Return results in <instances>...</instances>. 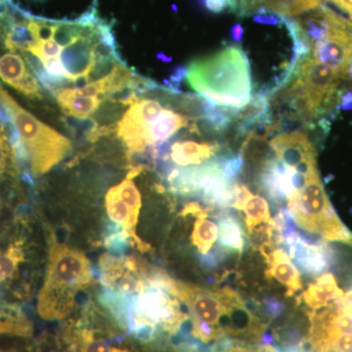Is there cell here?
I'll return each instance as SVG.
<instances>
[{"instance_id": "obj_24", "label": "cell", "mask_w": 352, "mask_h": 352, "mask_svg": "<svg viewBox=\"0 0 352 352\" xmlns=\"http://www.w3.org/2000/svg\"><path fill=\"white\" fill-rule=\"evenodd\" d=\"M24 261V248L20 241L9 245L6 251H0V282L12 278Z\"/></svg>"}, {"instance_id": "obj_30", "label": "cell", "mask_w": 352, "mask_h": 352, "mask_svg": "<svg viewBox=\"0 0 352 352\" xmlns=\"http://www.w3.org/2000/svg\"><path fill=\"white\" fill-rule=\"evenodd\" d=\"M342 110H352V91L346 92L340 97Z\"/></svg>"}, {"instance_id": "obj_27", "label": "cell", "mask_w": 352, "mask_h": 352, "mask_svg": "<svg viewBox=\"0 0 352 352\" xmlns=\"http://www.w3.org/2000/svg\"><path fill=\"white\" fill-rule=\"evenodd\" d=\"M254 22L258 23V24L267 25H277L281 27L283 25V20L282 16L277 15V14L272 12H261L256 14L254 17Z\"/></svg>"}, {"instance_id": "obj_8", "label": "cell", "mask_w": 352, "mask_h": 352, "mask_svg": "<svg viewBox=\"0 0 352 352\" xmlns=\"http://www.w3.org/2000/svg\"><path fill=\"white\" fill-rule=\"evenodd\" d=\"M102 284L122 296H138L151 285V275L132 256L104 254L99 259Z\"/></svg>"}, {"instance_id": "obj_1", "label": "cell", "mask_w": 352, "mask_h": 352, "mask_svg": "<svg viewBox=\"0 0 352 352\" xmlns=\"http://www.w3.org/2000/svg\"><path fill=\"white\" fill-rule=\"evenodd\" d=\"M47 245V268L36 311L43 320L60 321L73 312L78 294L89 286L94 275L87 256L60 242L51 229Z\"/></svg>"}, {"instance_id": "obj_6", "label": "cell", "mask_w": 352, "mask_h": 352, "mask_svg": "<svg viewBox=\"0 0 352 352\" xmlns=\"http://www.w3.org/2000/svg\"><path fill=\"white\" fill-rule=\"evenodd\" d=\"M188 318L177 298L170 296L159 285L151 283L143 293L135 296L129 314V325L139 339L150 340L154 338L157 326L166 332L175 333Z\"/></svg>"}, {"instance_id": "obj_13", "label": "cell", "mask_w": 352, "mask_h": 352, "mask_svg": "<svg viewBox=\"0 0 352 352\" xmlns=\"http://www.w3.org/2000/svg\"><path fill=\"white\" fill-rule=\"evenodd\" d=\"M265 258L270 265L266 274L268 277L274 278L279 283L287 287L288 289L287 295L293 296L296 292L302 289L300 272L283 250L277 249L271 251Z\"/></svg>"}, {"instance_id": "obj_10", "label": "cell", "mask_w": 352, "mask_h": 352, "mask_svg": "<svg viewBox=\"0 0 352 352\" xmlns=\"http://www.w3.org/2000/svg\"><path fill=\"white\" fill-rule=\"evenodd\" d=\"M278 159L289 168L316 161L314 146L307 134L302 131L278 134L270 142Z\"/></svg>"}, {"instance_id": "obj_17", "label": "cell", "mask_w": 352, "mask_h": 352, "mask_svg": "<svg viewBox=\"0 0 352 352\" xmlns=\"http://www.w3.org/2000/svg\"><path fill=\"white\" fill-rule=\"evenodd\" d=\"M57 103L65 115L76 119L85 120L89 118L99 108L102 97H75L69 92V88H57L53 91Z\"/></svg>"}, {"instance_id": "obj_25", "label": "cell", "mask_w": 352, "mask_h": 352, "mask_svg": "<svg viewBox=\"0 0 352 352\" xmlns=\"http://www.w3.org/2000/svg\"><path fill=\"white\" fill-rule=\"evenodd\" d=\"M243 164L244 160L242 154H238L227 161H222V173L227 182H233L239 176L243 170Z\"/></svg>"}, {"instance_id": "obj_11", "label": "cell", "mask_w": 352, "mask_h": 352, "mask_svg": "<svg viewBox=\"0 0 352 352\" xmlns=\"http://www.w3.org/2000/svg\"><path fill=\"white\" fill-rule=\"evenodd\" d=\"M321 0H238L236 14L245 17L261 12H272L284 17H294L309 12L320 6Z\"/></svg>"}, {"instance_id": "obj_29", "label": "cell", "mask_w": 352, "mask_h": 352, "mask_svg": "<svg viewBox=\"0 0 352 352\" xmlns=\"http://www.w3.org/2000/svg\"><path fill=\"white\" fill-rule=\"evenodd\" d=\"M333 2L336 6H339L340 9L346 11L352 20V0H329Z\"/></svg>"}, {"instance_id": "obj_23", "label": "cell", "mask_w": 352, "mask_h": 352, "mask_svg": "<svg viewBox=\"0 0 352 352\" xmlns=\"http://www.w3.org/2000/svg\"><path fill=\"white\" fill-rule=\"evenodd\" d=\"M240 111L215 105L206 99L201 100V116L215 131H224L231 124L233 118L239 115Z\"/></svg>"}, {"instance_id": "obj_5", "label": "cell", "mask_w": 352, "mask_h": 352, "mask_svg": "<svg viewBox=\"0 0 352 352\" xmlns=\"http://www.w3.org/2000/svg\"><path fill=\"white\" fill-rule=\"evenodd\" d=\"M0 105L10 116L14 126L19 132L29 152L34 177L38 178L47 173L71 151L72 144L68 138L21 107L1 87Z\"/></svg>"}, {"instance_id": "obj_26", "label": "cell", "mask_w": 352, "mask_h": 352, "mask_svg": "<svg viewBox=\"0 0 352 352\" xmlns=\"http://www.w3.org/2000/svg\"><path fill=\"white\" fill-rule=\"evenodd\" d=\"M200 3L214 14L223 12L227 8L235 13L238 10V0H200Z\"/></svg>"}, {"instance_id": "obj_15", "label": "cell", "mask_w": 352, "mask_h": 352, "mask_svg": "<svg viewBox=\"0 0 352 352\" xmlns=\"http://www.w3.org/2000/svg\"><path fill=\"white\" fill-rule=\"evenodd\" d=\"M219 146L210 143H198L195 141H177L170 147L171 161L177 166L203 164L206 160L214 156Z\"/></svg>"}, {"instance_id": "obj_22", "label": "cell", "mask_w": 352, "mask_h": 352, "mask_svg": "<svg viewBox=\"0 0 352 352\" xmlns=\"http://www.w3.org/2000/svg\"><path fill=\"white\" fill-rule=\"evenodd\" d=\"M219 243L227 251L242 252L244 238L239 222L232 217H224L219 221Z\"/></svg>"}, {"instance_id": "obj_28", "label": "cell", "mask_w": 352, "mask_h": 352, "mask_svg": "<svg viewBox=\"0 0 352 352\" xmlns=\"http://www.w3.org/2000/svg\"><path fill=\"white\" fill-rule=\"evenodd\" d=\"M244 28L240 24H236L231 27L230 36L234 43H240L243 41V38H244Z\"/></svg>"}, {"instance_id": "obj_20", "label": "cell", "mask_w": 352, "mask_h": 352, "mask_svg": "<svg viewBox=\"0 0 352 352\" xmlns=\"http://www.w3.org/2000/svg\"><path fill=\"white\" fill-rule=\"evenodd\" d=\"M240 210L245 212V226H247L249 234H252L256 227L263 223L276 228V221L271 219L267 201L261 196L252 195L250 192L243 201Z\"/></svg>"}, {"instance_id": "obj_4", "label": "cell", "mask_w": 352, "mask_h": 352, "mask_svg": "<svg viewBox=\"0 0 352 352\" xmlns=\"http://www.w3.org/2000/svg\"><path fill=\"white\" fill-rule=\"evenodd\" d=\"M294 78L281 94V100L292 109L291 118L309 124L339 103V73L314 56L298 65Z\"/></svg>"}, {"instance_id": "obj_9", "label": "cell", "mask_w": 352, "mask_h": 352, "mask_svg": "<svg viewBox=\"0 0 352 352\" xmlns=\"http://www.w3.org/2000/svg\"><path fill=\"white\" fill-rule=\"evenodd\" d=\"M0 78L29 98H43L38 78L24 58L17 52L6 53L0 57Z\"/></svg>"}, {"instance_id": "obj_32", "label": "cell", "mask_w": 352, "mask_h": 352, "mask_svg": "<svg viewBox=\"0 0 352 352\" xmlns=\"http://www.w3.org/2000/svg\"><path fill=\"white\" fill-rule=\"evenodd\" d=\"M0 352H4V351H0Z\"/></svg>"}, {"instance_id": "obj_7", "label": "cell", "mask_w": 352, "mask_h": 352, "mask_svg": "<svg viewBox=\"0 0 352 352\" xmlns=\"http://www.w3.org/2000/svg\"><path fill=\"white\" fill-rule=\"evenodd\" d=\"M134 176L127 175L120 184L109 189L105 198L108 217L122 229L126 237L131 238L132 244L140 251L146 252L149 245L143 242L136 233L140 214L141 194L133 182Z\"/></svg>"}, {"instance_id": "obj_3", "label": "cell", "mask_w": 352, "mask_h": 352, "mask_svg": "<svg viewBox=\"0 0 352 352\" xmlns=\"http://www.w3.org/2000/svg\"><path fill=\"white\" fill-rule=\"evenodd\" d=\"M152 283L166 289L188 307L192 335L204 342L219 339L226 333L220 324L224 316L232 312L233 308L245 307L242 298L231 289L208 291L196 285L178 281L164 273L153 274Z\"/></svg>"}, {"instance_id": "obj_14", "label": "cell", "mask_w": 352, "mask_h": 352, "mask_svg": "<svg viewBox=\"0 0 352 352\" xmlns=\"http://www.w3.org/2000/svg\"><path fill=\"white\" fill-rule=\"evenodd\" d=\"M344 295L332 273H324L308 286L302 298L305 305L312 310H317L327 307Z\"/></svg>"}, {"instance_id": "obj_2", "label": "cell", "mask_w": 352, "mask_h": 352, "mask_svg": "<svg viewBox=\"0 0 352 352\" xmlns=\"http://www.w3.org/2000/svg\"><path fill=\"white\" fill-rule=\"evenodd\" d=\"M186 80L204 99L221 107L242 110L252 100L249 58L237 46L192 62Z\"/></svg>"}, {"instance_id": "obj_16", "label": "cell", "mask_w": 352, "mask_h": 352, "mask_svg": "<svg viewBox=\"0 0 352 352\" xmlns=\"http://www.w3.org/2000/svg\"><path fill=\"white\" fill-rule=\"evenodd\" d=\"M188 119L184 116L168 109H164L161 115L146 129L148 146L168 141L176 132L183 127L188 126Z\"/></svg>"}, {"instance_id": "obj_19", "label": "cell", "mask_w": 352, "mask_h": 352, "mask_svg": "<svg viewBox=\"0 0 352 352\" xmlns=\"http://www.w3.org/2000/svg\"><path fill=\"white\" fill-rule=\"evenodd\" d=\"M34 327L19 305H0V335L31 338Z\"/></svg>"}, {"instance_id": "obj_12", "label": "cell", "mask_w": 352, "mask_h": 352, "mask_svg": "<svg viewBox=\"0 0 352 352\" xmlns=\"http://www.w3.org/2000/svg\"><path fill=\"white\" fill-rule=\"evenodd\" d=\"M116 131L129 149V155L140 154L148 147L145 126L139 117L135 102L131 104L124 113V118L118 124Z\"/></svg>"}, {"instance_id": "obj_21", "label": "cell", "mask_w": 352, "mask_h": 352, "mask_svg": "<svg viewBox=\"0 0 352 352\" xmlns=\"http://www.w3.org/2000/svg\"><path fill=\"white\" fill-rule=\"evenodd\" d=\"M195 217L197 220L192 233V242L201 254H207L219 237V227L208 219L207 212L203 210Z\"/></svg>"}, {"instance_id": "obj_31", "label": "cell", "mask_w": 352, "mask_h": 352, "mask_svg": "<svg viewBox=\"0 0 352 352\" xmlns=\"http://www.w3.org/2000/svg\"><path fill=\"white\" fill-rule=\"evenodd\" d=\"M157 57L159 58H162V59L164 60V62H168V61H170L171 60V58H166V55H164V54H159L157 55Z\"/></svg>"}, {"instance_id": "obj_18", "label": "cell", "mask_w": 352, "mask_h": 352, "mask_svg": "<svg viewBox=\"0 0 352 352\" xmlns=\"http://www.w3.org/2000/svg\"><path fill=\"white\" fill-rule=\"evenodd\" d=\"M68 344L69 352H133L111 346L94 329L88 327L76 328L69 335Z\"/></svg>"}]
</instances>
